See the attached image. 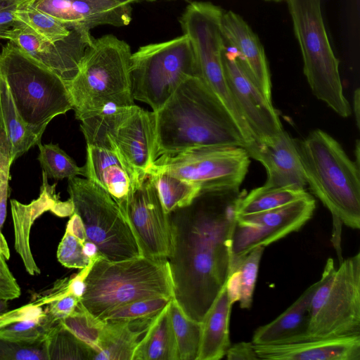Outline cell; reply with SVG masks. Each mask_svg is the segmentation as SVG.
<instances>
[{
	"instance_id": "cell-1",
	"label": "cell",
	"mask_w": 360,
	"mask_h": 360,
	"mask_svg": "<svg viewBox=\"0 0 360 360\" xmlns=\"http://www.w3.org/2000/svg\"><path fill=\"white\" fill-rule=\"evenodd\" d=\"M243 195L239 189L200 191L191 204L169 213L174 299L193 320L202 321L231 274L232 235Z\"/></svg>"
},
{
	"instance_id": "cell-2",
	"label": "cell",
	"mask_w": 360,
	"mask_h": 360,
	"mask_svg": "<svg viewBox=\"0 0 360 360\" xmlns=\"http://www.w3.org/2000/svg\"><path fill=\"white\" fill-rule=\"evenodd\" d=\"M153 112L155 160L202 146H246L227 110L200 77L185 79Z\"/></svg>"
},
{
	"instance_id": "cell-3",
	"label": "cell",
	"mask_w": 360,
	"mask_h": 360,
	"mask_svg": "<svg viewBox=\"0 0 360 360\" xmlns=\"http://www.w3.org/2000/svg\"><path fill=\"white\" fill-rule=\"evenodd\" d=\"M307 184L333 216L334 224L360 228L359 167L321 129L297 142Z\"/></svg>"
},
{
	"instance_id": "cell-4",
	"label": "cell",
	"mask_w": 360,
	"mask_h": 360,
	"mask_svg": "<svg viewBox=\"0 0 360 360\" xmlns=\"http://www.w3.org/2000/svg\"><path fill=\"white\" fill-rule=\"evenodd\" d=\"M155 297L174 298L167 259L139 256L112 262L99 256L85 278V290L79 302L100 319L121 305Z\"/></svg>"
},
{
	"instance_id": "cell-5",
	"label": "cell",
	"mask_w": 360,
	"mask_h": 360,
	"mask_svg": "<svg viewBox=\"0 0 360 360\" xmlns=\"http://www.w3.org/2000/svg\"><path fill=\"white\" fill-rule=\"evenodd\" d=\"M0 75L19 115L41 139L55 117L73 108L67 83L11 41L0 53Z\"/></svg>"
},
{
	"instance_id": "cell-6",
	"label": "cell",
	"mask_w": 360,
	"mask_h": 360,
	"mask_svg": "<svg viewBox=\"0 0 360 360\" xmlns=\"http://www.w3.org/2000/svg\"><path fill=\"white\" fill-rule=\"evenodd\" d=\"M131 51L124 40L106 34L86 49L67 83L76 119L110 101L135 104L131 93Z\"/></svg>"
},
{
	"instance_id": "cell-7",
	"label": "cell",
	"mask_w": 360,
	"mask_h": 360,
	"mask_svg": "<svg viewBox=\"0 0 360 360\" xmlns=\"http://www.w3.org/2000/svg\"><path fill=\"white\" fill-rule=\"evenodd\" d=\"M303 59V70L314 95L343 117L351 107L343 93L335 57L326 32L321 0H286Z\"/></svg>"
},
{
	"instance_id": "cell-8",
	"label": "cell",
	"mask_w": 360,
	"mask_h": 360,
	"mask_svg": "<svg viewBox=\"0 0 360 360\" xmlns=\"http://www.w3.org/2000/svg\"><path fill=\"white\" fill-rule=\"evenodd\" d=\"M360 335V253L325 265L309 306L310 338Z\"/></svg>"
},
{
	"instance_id": "cell-9",
	"label": "cell",
	"mask_w": 360,
	"mask_h": 360,
	"mask_svg": "<svg viewBox=\"0 0 360 360\" xmlns=\"http://www.w3.org/2000/svg\"><path fill=\"white\" fill-rule=\"evenodd\" d=\"M200 77L195 53L186 34L141 46L131 56V93L134 100L160 110L190 77Z\"/></svg>"
},
{
	"instance_id": "cell-10",
	"label": "cell",
	"mask_w": 360,
	"mask_h": 360,
	"mask_svg": "<svg viewBox=\"0 0 360 360\" xmlns=\"http://www.w3.org/2000/svg\"><path fill=\"white\" fill-rule=\"evenodd\" d=\"M74 213L81 218L86 240L108 261L142 256L134 236L120 207L100 186L85 178L68 179Z\"/></svg>"
},
{
	"instance_id": "cell-11",
	"label": "cell",
	"mask_w": 360,
	"mask_h": 360,
	"mask_svg": "<svg viewBox=\"0 0 360 360\" xmlns=\"http://www.w3.org/2000/svg\"><path fill=\"white\" fill-rule=\"evenodd\" d=\"M224 11L209 1H192L179 22L193 47L200 77L227 110L244 138L251 131L229 86L222 63L224 42L221 30Z\"/></svg>"
},
{
	"instance_id": "cell-12",
	"label": "cell",
	"mask_w": 360,
	"mask_h": 360,
	"mask_svg": "<svg viewBox=\"0 0 360 360\" xmlns=\"http://www.w3.org/2000/svg\"><path fill=\"white\" fill-rule=\"evenodd\" d=\"M250 158L242 146L208 145L161 155L152 166L196 184L200 191L238 190L248 173Z\"/></svg>"
},
{
	"instance_id": "cell-13",
	"label": "cell",
	"mask_w": 360,
	"mask_h": 360,
	"mask_svg": "<svg viewBox=\"0 0 360 360\" xmlns=\"http://www.w3.org/2000/svg\"><path fill=\"white\" fill-rule=\"evenodd\" d=\"M315 208L316 201L308 193L272 210L236 215L231 242V274L254 248L266 247L300 230L311 218Z\"/></svg>"
},
{
	"instance_id": "cell-14",
	"label": "cell",
	"mask_w": 360,
	"mask_h": 360,
	"mask_svg": "<svg viewBox=\"0 0 360 360\" xmlns=\"http://www.w3.org/2000/svg\"><path fill=\"white\" fill-rule=\"evenodd\" d=\"M120 209L141 255L168 259L173 249L171 221L150 175L146 176Z\"/></svg>"
},
{
	"instance_id": "cell-15",
	"label": "cell",
	"mask_w": 360,
	"mask_h": 360,
	"mask_svg": "<svg viewBox=\"0 0 360 360\" xmlns=\"http://www.w3.org/2000/svg\"><path fill=\"white\" fill-rule=\"evenodd\" d=\"M0 39H8L15 44L30 57L58 74L66 83L75 76L84 53L94 40L90 30L74 27L63 39L51 42L20 21L1 32Z\"/></svg>"
},
{
	"instance_id": "cell-16",
	"label": "cell",
	"mask_w": 360,
	"mask_h": 360,
	"mask_svg": "<svg viewBox=\"0 0 360 360\" xmlns=\"http://www.w3.org/2000/svg\"><path fill=\"white\" fill-rule=\"evenodd\" d=\"M108 149L113 150L139 184L146 177L154 160L153 111L134 105L108 132Z\"/></svg>"
},
{
	"instance_id": "cell-17",
	"label": "cell",
	"mask_w": 360,
	"mask_h": 360,
	"mask_svg": "<svg viewBox=\"0 0 360 360\" xmlns=\"http://www.w3.org/2000/svg\"><path fill=\"white\" fill-rule=\"evenodd\" d=\"M221 58L229 86L254 140L277 136L283 129L272 102L248 76L232 48L225 46Z\"/></svg>"
},
{
	"instance_id": "cell-18",
	"label": "cell",
	"mask_w": 360,
	"mask_h": 360,
	"mask_svg": "<svg viewBox=\"0 0 360 360\" xmlns=\"http://www.w3.org/2000/svg\"><path fill=\"white\" fill-rule=\"evenodd\" d=\"M245 148L250 158L265 167L267 178L264 185L304 189L307 181L297 142L285 131L271 138L255 140Z\"/></svg>"
},
{
	"instance_id": "cell-19",
	"label": "cell",
	"mask_w": 360,
	"mask_h": 360,
	"mask_svg": "<svg viewBox=\"0 0 360 360\" xmlns=\"http://www.w3.org/2000/svg\"><path fill=\"white\" fill-rule=\"evenodd\" d=\"M221 30L224 45L232 48L250 79L271 101V75L264 47L257 35L238 14L224 11Z\"/></svg>"
},
{
	"instance_id": "cell-20",
	"label": "cell",
	"mask_w": 360,
	"mask_h": 360,
	"mask_svg": "<svg viewBox=\"0 0 360 360\" xmlns=\"http://www.w3.org/2000/svg\"><path fill=\"white\" fill-rule=\"evenodd\" d=\"M42 185L39 198L28 205L16 200H11V212L15 234V248L20 256L26 271L31 276L40 274L30 245V235L36 219L46 211H51L59 217L71 216L74 211L73 204L69 198L62 202L56 193V184L49 185L48 177L42 172Z\"/></svg>"
},
{
	"instance_id": "cell-21",
	"label": "cell",
	"mask_w": 360,
	"mask_h": 360,
	"mask_svg": "<svg viewBox=\"0 0 360 360\" xmlns=\"http://www.w3.org/2000/svg\"><path fill=\"white\" fill-rule=\"evenodd\" d=\"M254 346L263 360H360V335Z\"/></svg>"
},
{
	"instance_id": "cell-22",
	"label": "cell",
	"mask_w": 360,
	"mask_h": 360,
	"mask_svg": "<svg viewBox=\"0 0 360 360\" xmlns=\"http://www.w3.org/2000/svg\"><path fill=\"white\" fill-rule=\"evenodd\" d=\"M84 176L103 188L121 207L141 184L111 150L86 146Z\"/></svg>"
},
{
	"instance_id": "cell-23",
	"label": "cell",
	"mask_w": 360,
	"mask_h": 360,
	"mask_svg": "<svg viewBox=\"0 0 360 360\" xmlns=\"http://www.w3.org/2000/svg\"><path fill=\"white\" fill-rule=\"evenodd\" d=\"M58 15L68 25L89 30L103 25L126 26L132 18L129 4L114 0H51Z\"/></svg>"
},
{
	"instance_id": "cell-24",
	"label": "cell",
	"mask_w": 360,
	"mask_h": 360,
	"mask_svg": "<svg viewBox=\"0 0 360 360\" xmlns=\"http://www.w3.org/2000/svg\"><path fill=\"white\" fill-rule=\"evenodd\" d=\"M318 281L308 287L281 314L254 332V345H268L297 342L309 339V306Z\"/></svg>"
},
{
	"instance_id": "cell-25",
	"label": "cell",
	"mask_w": 360,
	"mask_h": 360,
	"mask_svg": "<svg viewBox=\"0 0 360 360\" xmlns=\"http://www.w3.org/2000/svg\"><path fill=\"white\" fill-rule=\"evenodd\" d=\"M232 304L226 284L201 321V335L197 360H219L231 345L229 320Z\"/></svg>"
},
{
	"instance_id": "cell-26",
	"label": "cell",
	"mask_w": 360,
	"mask_h": 360,
	"mask_svg": "<svg viewBox=\"0 0 360 360\" xmlns=\"http://www.w3.org/2000/svg\"><path fill=\"white\" fill-rule=\"evenodd\" d=\"M154 318L131 321H104L95 360H131L141 335Z\"/></svg>"
},
{
	"instance_id": "cell-27",
	"label": "cell",
	"mask_w": 360,
	"mask_h": 360,
	"mask_svg": "<svg viewBox=\"0 0 360 360\" xmlns=\"http://www.w3.org/2000/svg\"><path fill=\"white\" fill-rule=\"evenodd\" d=\"M169 304L170 302L148 326L134 349L131 360H179Z\"/></svg>"
},
{
	"instance_id": "cell-28",
	"label": "cell",
	"mask_w": 360,
	"mask_h": 360,
	"mask_svg": "<svg viewBox=\"0 0 360 360\" xmlns=\"http://www.w3.org/2000/svg\"><path fill=\"white\" fill-rule=\"evenodd\" d=\"M0 129L9 146L13 162L31 148L41 143L19 115L4 78L0 75Z\"/></svg>"
},
{
	"instance_id": "cell-29",
	"label": "cell",
	"mask_w": 360,
	"mask_h": 360,
	"mask_svg": "<svg viewBox=\"0 0 360 360\" xmlns=\"http://www.w3.org/2000/svg\"><path fill=\"white\" fill-rule=\"evenodd\" d=\"M148 174L153 179L167 213L188 205L200 191V187L196 184L153 166Z\"/></svg>"
},
{
	"instance_id": "cell-30",
	"label": "cell",
	"mask_w": 360,
	"mask_h": 360,
	"mask_svg": "<svg viewBox=\"0 0 360 360\" xmlns=\"http://www.w3.org/2000/svg\"><path fill=\"white\" fill-rule=\"evenodd\" d=\"M307 194L305 189L263 185L242 196L237 206L236 215L254 214L272 210Z\"/></svg>"
},
{
	"instance_id": "cell-31",
	"label": "cell",
	"mask_w": 360,
	"mask_h": 360,
	"mask_svg": "<svg viewBox=\"0 0 360 360\" xmlns=\"http://www.w3.org/2000/svg\"><path fill=\"white\" fill-rule=\"evenodd\" d=\"M170 317L179 353V360H197L201 322L189 318L173 298L169 304Z\"/></svg>"
},
{
	"instance_id": "cell-32",
	"label": "cell",
	"mask_w": 360,
	"mask_h": 360,
	"mask_svg": "<svg viewBox=\"0 0 360 360\" xmlns=\"http://www.w3.org/2000/svg\"><path fill=\"white\" fill-rule=\"evenodd\" d=\"M46 345L49 360H95L96 352L60 322L49 333Z\"/></svg>"
},
{
	"instance_id": "cell-33",
	"label": "cell",
	"mask_w": 360,
	"mask_h": 360,
	"mask_svg": "<svg viewBox=\"0 0 360 360\" xmlns=\"http://www.w3.org/2000/svg\"><path fill=\"white\" fill-rule=\"evenodd\" d=\"M28 1L19 6L15 12L18 20L41 37L56 42L68 37L71 29L51 15L32 6Z\"/></svg>"
},
{
	"instance_id": "cell-34",
	"label": "cell",
	"mask_w": 360,
	"mask_h": 360,
	"mask_svg": "<svg viewBox=\"0 0 360 360\" xmlns=\"http://www.w3.org/2000/svg\"><path fill=\"white\" fill-rule=\"evenodd\" d=\"M38 160L43 172L48 178L56 180L84 176V168L79 167L58 144H38Z\"/></svg>"
},
{
	"instance_id": "cell-35",
	"label": "cell",
	"mask_w": 360,
	"mask_h": 360,
	"mask_svg": "<svg viewBox=\"0 0 360 360\" xmlns=\"http://www.w3.org/2000/svg\"><path fill=\"white\" fill-rule=\"evenodd\" d=\"M58 323L44 310L39 315L0 326V337L17 341L35 342L46 339Z\"/></svg>"
},
{
	"instance_id": "cell-36",
	"label": "cell",
	"mask_w": 360,
	"mask_h": 360,
	"mask_svg": "<svg viewBox=\"0 0 360 360\" xmlns=\"http://www.w3.org/2000/svg\"><path fill=\"white\" fill-rule=\"evenodd\" d=\"M60 322L96 355L104 321L93 316L79 302L75 309Z\"/></svg>"
},
{
	"instance_id": "cell-37",
	"label": "cell",
	"mask_w": 360,
	"mask_h": 360,
	"mask_svg": "<svg viewBox=\"0 0 360 360\" xmlns=\"http://www.w3.org/2000/svg\"><path fill=\"white\" fill-rule=\"evenodd\" d=\"M172 299L167 297H155L135 300L107 311L100 319L105 321H131L153 319Z\"/></svg>"
},
{
	"instance_id": "cell-38",
	"label": "cell",
	"mask_w": 360,
	"mask_h": 360,
	"mask_svg": "<svg viewBox=\"0 0 360 360\" xmlns=\"http://www.w3.org/2000/svg\"><path fill=\"white\" fill-rule=\"evenodd\" d=\"M265 247L259 246L249 252L241 260L238 269L239 302L241 309H249L252 304L259 263Z\"/></svg>"
},
{
	"instance_id": "cell-39",
	"label": "cell",
	"mask_w": 360,
	"mask_h": 360,
	"mask_svg": "<svg viewBox=\"0 0 360 360\" xmlns=\"http://www.w3.org/2000/svg\"><path fill=\"white\" fill-rule=\"evenodd\" d=\"M0 360H49L46 338L24 342L0 337Z\"/></svg>"
},
{
	"instance_id": "cell-40",
	"label": "cell",
	"mask_w": 360,
	"mask_h": 360,
	"mask_svg": "<svg viewBox=\"0 0 360 360\" xmlns=\"http://www.w3.org/2000/svg\"><path fill=\"white\" fill-rule=\"evenodd\" d=\"M0 251L8 259L10 257V250L1 231L6 217L8 181L12 163L10 159L8 143L3 136H0Z\"/></svg>"
},
{
	"instance_id": "cell-41",
	"label": "cell",
	"mask_w": 360,
	"mask_h": 360,
	"mask_svg": "<svg viewBox=\"0 0 360 360\" xmlns=\"http://www.w3.org/2000/svg\"><path fill=\"white\" fill-rule=\"evenodd\" d=\"M84 243L65 230L57 250L58 262L68 268L82 269L91 261L84 252Z\"/></svg>"
},
{
	"instance_id": "cell-42",
	"label": "cell",
	"mask_w": 360,
	"mask_h": 360,
	"mask_svg": "<svg viewBox=\"0 0 360 360\" xmlns=\"http://www.w3.org/2000/svg\"><path fill=\"white\" fill-rule=\"evenodd\" d=\"M6 259L5 256L0 251V299L8 301L18 298L21 290Z\"/></svg>"
},
{
	"instance_id": "cell-43",
	"label": "cell",
	"mask_w": 360,
	"mask_h": 360,
	"mask_svg": "<svg viewBox=\"0 0 360 360\" xmlns=\"http://www.w3.org/2000/svg\"><path fill=\"white\" fill-rule=\"evenodd\" d=\"M80 300L67 293L59 296L47 304L45 311L57 322L70 315L76 308Z\"/></svg>"
},
{
	"instance_id": "cell-44",
	"label": "cell",
	"mask_w": 360,
	"mask_h": 360,
	"mask_svg": "<svg viewBox=\"0 0 360 360\" xmlns=\"http://www.w3.org/2000/svg\"><path fill=\"white\" fill-rule=\"evenodd\" d=\"M226 358L229 360H255L259 359L254 344L240 342L230 345L226 353Z\"/></svg>"
},
{
	"instance_id": "cell-45",
	"label": "cell",
	"mask_w": 360,
	"mask_h": 360,
	"mask_svg": "<svg viewBox=\"0 0 360 360\" xmlns=\"http://www.w3.org/2000/svg\"><path fill=\"white\" fill-rule=\"evenodd\" d=\"M20 4L0 0V32L8 30L19 20L15 12Z\"/></svg>"
},
{
	"instance_id": "cell-46",
	"label": "cell",
	"mask_w": 360,
	"mask_h": 360,
	"mask_svg": "<svg viewBox=\"0 0 360 360\" xmlns=\"http://www.w3.org/2000/svg\"><path fill=\"white\" fill-rule=\"evenodd\" d=\"M66 230L77 238L82 243L86 240V236L83 222L79 216L72 213L66 226Z\"/></svg>"
},
{
	"instance_id": "cell-47",
	"label": "cell",
	"mask_w": 360,
	"mask_h": 360,
	"mask_svg": "<svg viewBox=\"0 0 360 360\" xmlns=\"http://www.w3.org/2000/svg\"><path fill=\"white\" fill-rule=\"evenodd\" d=\"M83 249L84 254L91 261H95L100 256L95 244L87 240L84 243Z\"/></svg>"
},
{
	"instance_id": "cell-48",
	"label": "cell",
	"mask_w": 360,
	"mask_h": 360,
	"mask_svg": "<svg viewBox=\"0 0 360 360\" xmlns=\"http://www.w3.org/2000/svg\"><path fill=\"white\" fill-rule=\"evenodd\" d=\"M354 112L357 127H360V91L356 89L354 94Z\"/></svg>"
},
{
	"instance_id": "cell-49",
	"label": "cell",
	"mask_w": 360,
	"mask_h": 360,
	"mask_svg": "<svg viewBox=\"0 0 360 360\" xmlns=\"http://www.w3.org/2000/svg\"><path fill=\"white\" fill-rule=\"evenodd\" d=\"M7 302L6 300L0 299V315L7 311Z\"/></svg>"
},
{
	"instance_id": "cell-50",
	"label": "cell",
	"mask_w": 360,
	"mask_h": 360,
	"mask_svg": "<svg viewBox=\"0 0 360 360\" xmlns=\"http://www.w3.org/2000/svg\"><path fill=\"white\" fill-rule=\"evenodd\" d=\"M355 155H356V161L355 163L357 166L359 167V141H356V148H355Z\"/></svg>"
},
{
	"instance_id": "cell-51",
	"label": "cell",
	"mask_w": 360,
	"mask_h": 360,
	"mask_svg": "<svg viewBox=\"0 0 360 360\" xmlns=\"http://www.w3.org/2000/svg\"><path fill=\"white\" fill-rule=\"evenodd\" d=\"M2 1H10V2H13V3H15V4L21 5L24 3H26L28 1H33L34 0H2Z\"/></svg>"
},
{
	"instance_id": "cell-52",
	"label": "cell",
	"mask_w": 360,
	"mask_h": 360,
	"mask_svg": "<svg viewBox=\"0 0 360 360\" xmlns=\"http://www.w3.org/2000/svg\"><path fill=\"white\" fill-rule=\"evenodd\" d=\"M266 1H282V0H266Z\"/></svg>"
},
{
	"instance_id": "cell-53",
	"label": "cell",
	"mask_w": 360,
	"mask_h": 360,
	"mask_svg": "<svg viewBox=\"0 0 360 360\" xmlns=\"http://www.w3.org/2000/svg\"><path fill=\"white\" fill-rule=\"evenodd\" d=\"M0 155H1V152H0Z\"/></svg>"
}]
</instances>
